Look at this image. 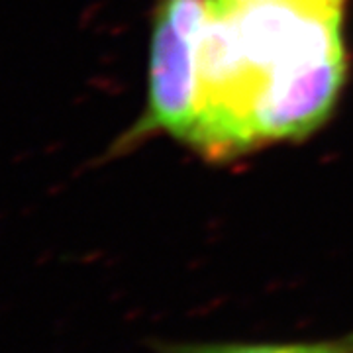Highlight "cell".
<instances>
[{"mask_svg": "<svg viewBox=\"0 0 353 353\" xmlns=\"http://www.w3.org/2000/svg\"><path fill=\"white\" fill-rule=\"evenodd\" d=\"M345 0H210L199 36V114L185 143L204 155L252 150L253 104L304 67L345 53Z\"/></svg>", "mask_w": 353, "mask_h": 353, "instance_id": "obj_1", "label": "cell"}, {"mask_svg": "<svg viewBox=\"0 0 353 353\" xmlns=\"http://www.w3.org/2000/svg\"><path fill=\"white\" fill-rule=\"evenodd\" d=\"M210 0H159L152 28L148 106L128 139L153 132L187 141L199 114V36Z\"/></svg>", "mask_w": 353, "mask_h": 353, "instance_id": "obj_2", "label": "cell"}, {"mask_svg": "<svg viewBox=\"0 0 353 353\" xmlns=\"http://www.w3.org/2000/svg\"><path fill=\"white\" fill-rule=\"evenodd\" d=\"M165 353H353L343 343H176Z\"/></svg>", "mask_w": 353, "mask_h": 353, "instance_id": "obj_3", "label": "cell"}, {"mask_svg": "<svg viewBox=\"0 0 353 353\" xmlns=\"http://www.w3.org/2000/svg\"><path fill=\"white\" fill-rule=\"evenodd\" d=\"M345 341L350 343V347H352V350H353V334H352V336H350V338H347V340H345Z\"/></svg>", "mask_w": 353, "mask_h": 353, "instance_id": "obj_4", "label": "cell"}]
</instances>
